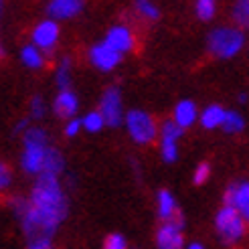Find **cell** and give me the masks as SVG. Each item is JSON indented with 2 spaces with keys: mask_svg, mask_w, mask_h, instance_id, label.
<instances>
[{
  "mask_svg": "<svg viewBox=\"0 0 249 249\" xmlns=\"http://www.w3.org/2000/svg\"><path fill=\"white\" fill-rule=\"evenodd\" d=\"M65 215H67V201H65V193L61 191L59 177L39 174L27 203V209L20 215L22 229L31 239V243L41 239H51V235L63 223Z\"/></svg>",
  "mask_w": 249,
  "mask_h": 249,
  "instance_id": "cell-1",
  "label": "cell"
},
{
  "mask_svg": "<svg viewBox=\"0 0 249 249\" xmlns=\"http://www.w3.org/2000/svg\"><path fill=\"white\" fill-rule=\"evenodd\" d=\"M47 134L41 128H29L24 132V152H22V168L29 174H41L47 160Z\"/></svg>",
  "mask_w": 249,
  "mask_h": 249,
  "instance_id": "cell-2",
  "label": "cell"
},
{
  "mask_svg": "<svg viewBox=\"0 0 249 249\" xmlns=\"http://www.w3.org/2000/svg\"><path fill=\"white\" fill-rule=\"evenodd\" d=\"M245 45V35L241 29L233 27H219L215 31H211L207 39V49L209 53H213L219 59H229L233 55H237Z\"/></svg>",
  "mask_w": 249,
  "mask_h": 249,
  "instance_id": "cell-3",
  "label": "cell"
},
{
  "mask_svg": "<svg viewBox=\"0 0 249 249\" xmlns=\"http://www.w3.org/2000/svg\"><path fill=\"white\" fill-rule=\"evenodd\" d=\"M245 217L241 215V211H237L235 207H229L225 205L223 209H219L217 213V219H215V225H217V233L221 241L233 247L237 245L243 237H245V231H247V225H245Z\"/></svg>",
  "mask_w": 249,
  "mask_h": 249,
  "instance_id": "cell-4",
  "label": "cell"
},
{
  "mask_svg": "<svg viewBox=\"0 0 249 249\" xmlns=\"http://www.w3.org/2000/svg\"><path fill=\"white\" fill-rule=\"evenodd\" d=\"M126 126H128V132L132 136V140L138 142V144L154 142L156 134H158L154 118L150 114H146V111H140V109H132L130 114L126 116Z\"/></svg>",
  "mask_w": 249,
  "mask_h": 249,
  "instance_id": "cell-5",
  "label": "cell"
},
{
  "mask_svg": "<svg viewBox=\"0 0 249 249\" xmlns=\"http://www.w3.org/2000/svg\"><path fill=\"white\" fill-rule=\"evenodd\" d=\"M99 114H102L106 126H120L122 122V95L118 87H109L102 95L99 102Z\"/></svg>",
  "mask_w": 249,
  "mask_h": 249,
  "instance_id": "cell-6",
  "label": "cell"
},
{
  "mask_svg": "<svg viewBox=\"0 0 249 249\" xmlns=\"http://www.w3.org/2000/svg\"><path fill=\"white\" fill-rule=\"evenodd\" d=\"M120 59H122V53H118L114 47L107 45L106 41L104 43H99L91 49V63L97 67V69H102V71H109V69H114L118 63H120Z\"/></svg>",
  "mask_w": 249,
  "mask_h": 249,
  "instance_id": "cell-7",
  "label": "cell"
},
{
  "mask_svg": "<svg viewBox=\"0 0 249 249\" xmlns=\"http://www.w3.org/2000/svg\"><path fill=\"white\" fill-rule=\"evenodd\" d=\"M59 41V27L53 20H45L33 33V43L43 51H53Z\"/></svg>",
  "mask_w": 249,
  "mask_h": 249,
  "instance_id": "cell-8",
  "label": "cell"
},
{
  "mask_svg": "<svg viewBox=\"0 0 249 249\" xmlns=\"http://www.w3.org/2000/svg\"><path fill=\"white\" fill-rule=\"evenodd\" d=\"M156 245H158V249H180L184 245L182 229L172 225V223H164V225L156 231Z\"/></svg>",
  "mask_w": 249,
  "mask_h": 249,
  "instance_id": "cell-9",
  "label": "cell"
},
{
  "mask_svg": "<svg viewBox=\"0 0 249 249\" xmlns=\"http://www.w3.org/2000/svg\"><path fill=\"white\" fill-rule=\"evenodd\" d=\"M106 43L114 47L118 53H128L134 49V35L126 27H114V29L107 31Z\"/></svg>",
  "mask_w": 249,
  "mask_h": 249,
  "instance_id": "cell-10",
  "label": "cell"
},
{
  "mask_svg": "<svg viewBox=\"0 0 249 249\" xmlns=\"http://www.w3.org/2000/svg\"><path fill=\"white\" fill-rule=\"evenodd\" d=\"M225 205L235 207L237 211H247L249 209V182H239L231 184L225 191Z\"/></svg>",
  "mask_w": 249,
  "mask_h": 249,
  "instance_id": "cell-11",
  "label": "cell"
},
{
  "mask_svg": "<svg viewBox=\"0 0 249 249\" xmlns=\"http://www.w3.org/2000/svg\"><path fill=\"white\" fill-rule=\"evenodd\" d=\"M81 8H83V0H51L47 12L51 18H71Z\"/></svg>",
  "mask_w": 249,
  "mask_h": 249,
  "instance_id": "cell-12",
  "label": "cell"
},
{
  "mask_svg": "<svg viewBox=\"0 0 249 249\" xmlns=\"http://www.w3.org/2000/svg\"><path fill=\"white\" fill-rule=\"evenodd\" d=\"M53 109H55V114L59 118L75 116V111H77V97H75V93L69 91V89H61V93L55 97Z\"/></svg>",
  "mask_w": 249,
  "mask_h": 249,
  "instance_id": "cell-13",
  "label": "cell"
},
{
  "mask_svg": "<svg viewBox=\"0 0 249 249\" xmlns=\"http://www.w3.org/2000/svg\"><path fill=\"white\" fill-rule=\"evenodd\" d=\"M195 120H196V106L193 102H189V99H184V102H180L174 107V122H177L182 130L193 126Z\"/></svg>",
  "mask_w": 249,
  "mask_h": 249,
  "instance_id": "cell-14",
  "label": "cell"
},
{
  "mask_svg": "<svg viewBox=\"0 0 249 249\" xmlns=\"http://www.w3.org/2000/svg\"><path fill=\"white\" fill-rule=\"evenodd\" d=\"M225 116H227V111L223 109L221 106H209V107L203 111V116H201V124H203L207 130H213V128L223 126V122H225Z\"/></svg>",
  "mask_w": 249,
  "mask_h": 249,
  "instance_id": "cell-15",
  "label": "cell"
},
{
  "mask_svg": "<svg viewBox=\"0 0 249 249\" xmlns=\"http://www.w3.org/2000/svg\"><path fill=\"white\" fill-rule=\"evenodd\" d=\"M65 166V158L61 156L59 150L55 148H49L47 152V160H45V166H43V172L41 174H49V177H59L61 170Z\"/></svg>",
  "mask_w": 249,
  "mask_h": 249,
  "instance_id": "cell-16",
  "label": "cell"
},
{
  "mask_svg": "<svg viewBox=\"0 0 249 249\" xmlns=\"http://www.w3.org/2000/svg\"><path fill=\"white\" fill-rule=\"evenodd\" d=\"M177 203H174V196L170 195V191H160L158 193V215L160 219L168 221L174 213H177Z\"/></svg>",
  "mask_w": 249,
  "mask_h": 249,
  "instance_id": "cell-17",
  "label": "cell"
},
{
  "mask_svg": "<svg viewBox=\"0 0 249 249\" xmlns=\"http://www.w3.org/2000/svg\"><path fill=\"white\" fill-rule=\"evenodd\" d=\"M231 17L239 29L249 31V0H235Z\"/></svg>",
  "mask_w": 249,
  "mask_h": 249,
  "instance_id": "cell-18",
  "label": "cell"
},
{
  "mask_svg": "<svg viewBox=\"0 0 249 249\" xmlns=\"http://www.w3.org/2000/svg\"><path fill=\"white\" fill-rule=\"evenodd\" d=\"M20 59H22V63L27 65L29 69H39V67H43V65H45L43 53H41L36 47H33V45H29V47H24V49H22Z\"/></svg>",
  "mask_w": 249,
  "mask_h": 249,
  "instance_id": "cell-19",
  "label": "cell"
},
{
  "mask_svg": "<svg viewBox=\"0 0 249 249\" xmlns=\"http://www.w3.org/2000/svg\"><path fill=\"white\" fill-rule=\"evenodd\" d=\"M245 126V122L239 114H235V111H227V116H225V122H223V130H225L227 134H239Z\"/></svg>",
  "mask_w": 249,
  "mask_h": 249,
  "instance_id": "cell-20",
  "label": "cell"
},
{
  "mask_svg": "<svg viewBox=\"0 0 249 249\" xmlns=\"http://www.w3.org/2000/svg\"><path fill=\"white\" fill-rule=\"evenodd\" d=\"M136 10L140 12V17L146 20H156L160 17L158 8L150 2V0H136Z\"/></svg>",
  "mask_w": 249,
  "mask_h": 249,
  "instance_id": "cell-21",
  "label": "cell"
},
{
  "mask_svg": "<svg viewBox=\"0 0 249 249\" xmlns=\"http://www.w3.org/2000/svg\"><path fill=\"white\" fill-rule=\"evenodd\" d=\"M195 10L201 20H211L215 17V0H196Z\"/></svg>",
  "mask_w": 249,
  "mask_h": 249,
  "instance_id": "cell-22",
  "label": "cell"
},
{
  "mask_svg": "<svg viewBox=\"0 0 249 249\" xmlns=\"http://www.w3.org/2000/svg\"><path fill=\"white\" fill-rule=\"evenodd\" d=\"M104 126H106V122H104V118H102L99 111H89V114L83 118V128L87 132H99Z\"/></svg>",
  "mask_w": 249,
  "mask_h": 249,
  "instance_id": "cell-23",
  "label": "cell"
},
{
  "mask_svg": "<svg viewBox=\"0 0 249 249\" xmlns=\"http://www.w3.org/2000/svg\"><path fill=\"white\" fill-rule=\"evenodd\" d=\"M160 134H162V140H172V142H177L180 136H182V128H180L174 120H168V122L162 124V130H160Z\"/></svg>",
  "mask_w": 249,
  "mask_h": 249,
  "instance_id": "cell-24",
  "label": "cell"
},
{
  "mask_svg": "<svg viewBox=\"0 0 249 249\" xmlns=\"http://www.w3.org/2000/svg\"><path fill=\"white\" fill-rule=\"evenodd\" d=\"M69 59H63L59 65V71H57V85L61 87V89H67L69 85Z\"/></svg>",
  "mask_w": 249,
  "mask_h": 249,
  "instance_id": "cell-25",
  "label": "cell"
},
{
  "mask_svg": "<svg viewBox=\"0 0 249 249\" xmlns=\"http://www.w3.org/2000/svg\"><path fill=\"white\" fill-rule=\"evenodd\" d=\"M104 249H128V243L120 233H111L104 241Z\"/></svg>",
  "mask_w": 249,
  "mask_h": 249,
  "instance_id": "cell-26",
  "label": "cell"
},
{
  "mask_svg": "<svg viewBox=\"0 0 249 249\" xmlns=\"http://www.w3.org/2000/svg\"><path fill=\"white\" fill-rule=\"evenodd\" d=\"M178 156V150H177V142L172 140H162V158L164 162H174Z\"/></svg>",
  "mask_w": 249,
  "mask_h": 249,
  "instance_id": "cell-27",
  "label": "cell"
},
{
  "mask_svg": "<svg viewBox=\"0 0 249 249\" xmlns=\"http://www.w3.org/2000/svg\"><path fill=\"white\" fill-rule=\"evenodd\" d=\"M209 177H211V166H209V162H201V164L196 166L195 174H193V180H195V184H205V182L209 180Z\"/></svg>",
  "mask_w": 249,
  "mask_h": 249,
  "instance_id": "cell-28",
  "label": "cell"
},
{
  "mask_svg": "<svg viewBox=\"0 0 249 249\" xmlns=\"http://www.w3.org/2000/svg\"><path fill=\"white\" fill-rule=\"evenodd\" d=\"M10 180H12V172H10V168H8L4 162H0V193H2L4 189H8Z\"/></svg>",
  "mask_w": 249,
  "mask_h": 249,
  "instance_id": "cell-29",
  "label": "cell"
},
{
  "mask_svg": "<svg viewBox=\"0 0 249 249\" xmlns=\"http://www.w3.org/2000/svg\"><path fill=\"white\" fill-rule=\"evenodd\" d=\"M31 114H33V118H36V120L45 116V104H43V99H41L39 95L33 97V102H31Z\"/></svg>",
  "mask_w": 249,
  "mask_h": 249,
  "instance_id": "cell-30",
  "label": "cell"
},
{
  "mask_svg": "<svg viewBox=\"0 0 249 249\" xmlns=\"http://www.w3.org/2000/svg\"><path fill=\"white\" fill-rule=\"evenodd\" d=\"M81 126H83V122L81 120H71L67 126H65V136H69V138H73L79 130H81Z\"/></svg>",
  "mask_w": 249,
  "mask_h": 249,
  "instance_id": "cell-31",
  "label": "cell"
},
{
  "mask_svg": "<svg viewBox=\"0 0 249 249\" xmlns=\"http://www.w3.org/2000/svg\"><path fill=\"white\" fill-rule=\"evenodd\" d=\"M29 249H53V247H51V241L49 239H41V241H33L29 245Z\"/></svg>",
  "mask_w": 249,
  "mask_h": 249,
  "instance_id": "cell-32",
  "label": "cell"
},
{
  "mask_svg": "<svg viewBox=\"0 0 249 249\" xmlns=\"http://www.w3.org/2000/svg\"><path fill=\"white\" fill-rule=\"evenodd\" d=\"M27 126H29V122L27 120H20L17 126H15V132H22V130H27Z\"/></svg>",
  "mask_w": 249,
  "mask_h": 249,
  "instance_id": "cell-33",
  "label": "cell"
},
{
  "mask_svg": "<svg viewBox=\"0 0 249 249\" xmlns=\"http://www.w3.org/2000/svg\"><path fill=\"white\" fill-rule=\"evenodd\" d=\"M189 249H205V247H203V245H201V243H193V245H191V247H189Z\"/></svg>",
  "mask_w": 249,
  "mask_h": 249,
  "instance_id": "cell-34",
  "label": "cell"
},
{
  "mask_svg": "<svg viewBox=\"0 0 249 249\" xmlns=\"http://www.w3.org/2000/svg\"><path fill=\"white\" fill-rule=\"evenodd\" d=\"M241 215H243V217H245V221L249 223V209H247V211H243V213H241Z\"/></svg>",
  "mask_w": 249,
  "mask_h": 249,
  "instance_id": "cell-35",
  "label": "cell"
},
{
  "mask_svg": "<svg viewBox=\"0 0 249 249\" xmlns=\"http://www.w3.org/2000/svg\"><path fill=\"white\" fill-rule=\"evenodd\" d=\"M0 57H2V49H0Z\"/></svg>",
  "mask_w": 249,
  "mask_h": 249,
  "instance_id": "cell-36",
  "label": "cell"
},
{
  "mask_svg": "<svg viewBox=\"0 0 249 249\" xmlns=\"http://www.w3.org/2000/svg\"><path fill=\"white\" fill-rule=\"evenodd\" d=\"M0 6H2V0H0Z\"/></svg>",
  "mask_w": 249,
  "mask_h": 249,
  "instance_id": "cell-37",
  "label": "cell"
}]
</instances>
